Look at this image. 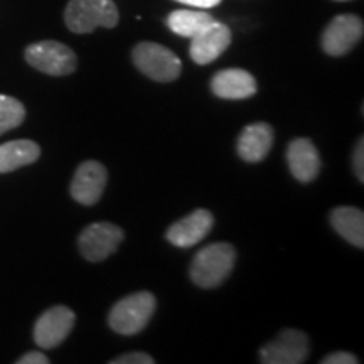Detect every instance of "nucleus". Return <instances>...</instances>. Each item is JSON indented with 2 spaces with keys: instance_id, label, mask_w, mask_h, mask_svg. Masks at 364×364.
<instances>
[{
  "instance_id": "nucleus-1",
  "label": "nucleus",
  "mask_w": 364,
  "mask_h": 364,
  "mask_svg": "<svg viewBox=\"0 0 364 364\" xmlns=\"http://www.w3.org/2000/svg\"><path fill=\"white\" fill-rule=\"evenodd\" d=\"M236 263V250L230 243H213L199 250L191 263V280L201 289L221 285Z\"/></svg>"
},
{
  "instance_id": "nucleus-2",
  "label": "nucleus",
  "mask_w": 364,
  "mask_h": 364,
  "mask_svg": "<svg viewBox=\"0 0 364 364\" xmlns=\"http://www.w3.org/2000/svg\"><path fill=\"white\" fill-rule=\"evenodd\" d=\"M65 22L75 34H90L97 27L112 29L118 24V9L113 0H70Z\"/></svg>"
},
{
  "instance_id": "nucleus-3",
  "label": "nucleus",
  "mask_w": 364,
  "mask_h": 364,
  "mask_svg": "<svg viewBox=\"0 0 364 364\" xmlns=\"http://www.w3.org/2000/svg\"><path fill=\"white\" fill-rule=\"evenodd\" d=\"M156 297L150 292H136L118 300L108 316V324L122 336H134L145 329L156 312Z\"/></svg>"
},
{
  "instance_id": "nucleus-4",
  "label": "nucleus",
  "mask_w": 364,
  "mask_h": 364,
  "mask_svg": "<svg viewBox=\"0 0 364 364\" xmlns=\"http://www.w3.org/2000/svg\"><path fill=\"white\" fill-rule=\"evenodd\" d=\"M134 65L150 80L169 83L179 78L182 65L181 59L171 49L156 43H140L132 53Z\"/></svg>"
},
{
  "instance_id": "nucleus-5",
  "label": "nucleus",
  "mask_w": 364,
  "mask_h": 364,
  "mask_svg": "<svg viewBox=\"0 0 364 364\" xmlns=\"http://www.w3.org/2000/svg\"><path fill=\"white\" fill-rule=\"evenodd\" d=\"M26 61L49 76L71 75L78 66L76 54L58 41H41L26 48Z\"/></svg>"
},
{
  "instance_id": "nucleus-6",
  "label": "nucleus",
  "mask_w": 364,
  "mask_h": 364,
  "mask_svg": "<svg viewBox=\"0 0 364 364\" xmlns=\"http://www.w3.org/2000/svg\"><path fill=\"white\" fill-rule=\"evenodd\" d=\"M122 240H124L122 228L107 221L93 223L81 231L78 247L86 260L97 263L107 260L112 253H115Z\"/></svg>"
},
{
  "instance_id": "nucleus-7",
  "label": "nucleus",
  "mask_w": 364,
  "mask_h": 364,
  "mask_svg": "<svg viewBox=\"0 0 364 364\" xmlns=\"http://www.w3.org/2000/svg\"><path fill=\"white\" fill-rule=\"evenodd\" d=\"M364 24L354 14L334 17L322 34V49L329 56L339 58L348 54L363 39Z\"/></svg>"
},
{
  "instance_id": "nucleus-8",
  "label": "nucleus",
  "mask_w": 364,
  "mask_h": 364,
  "mask_svg": "<svg viewBox=\"0 0 364 364\" xmlns=\"http://www.w3.org/2000/svg\"><path fill=\"white\" fill-rule=\"evenodd\" d=\"M311 346L309 338L297 329H285L272 343L260 349V361L265 364H300L306 363Z\"/></svg>"
},
{
  "instance_id": "nucleus-9",
  "label": "nucleus",
  "mask_w": 364,
  "mask_h": 364,
  "mask_svg": "<svg viewBox=\"0 0 364 364\" xmlns=\"http://www.w3.org/2000/svg\"><path fill=\"white\" fill-rule=\"evenodd\" d=\"M76 316L70 307L56 306L46 311L34 326V341L39 348L53 349L65 341L75 327Z\"/></svg>"
},
{
  "instance_id": "nucleus-10",
  "label": "nucleus",
  "mask_w": 364,
  "mask_h": 364,
  "mask_svg": "<svg viewBox=\"0 0 364 364\" xmlns=\"http://www.w3.org/2000/svg\"><path fill=\"white\" fill-rule=\"evenodd\" d=\"M108 181V172L103 164L86 161L76 169L71 182V196L83 206H93L102 198Z\"/></svg>"
},
{
  "instance_id": "nucleus-11",
  "label": "nucleus",
  "mask_w": 364,
  "mask_h": 364,
  "mask_svg": "<svg viewBox=\"0 0 364 364\" xmlns=\"http://www.w3.org/2000/svg\"><path fill=\"white\" fill-rule=\"evenodd\" d=\"M231 44V31L223 22L213 21L211 24L204 27L199 34H196L191 43L189 54L194 63L198 65H209L216 61L228 46Z\"/></svg>"
},
{
  "instance_id": "nucleus-12",
  "label": "nucleus",
  "mask_w": 364,
  "mask_h": 364,
  "mask_svg": "<svg viewBox=\"0 0 364 364\" xmlns=\"http://www.w3.org/2000/svg\"><path fill=\"white\" fill-rule=\"evenodd\" d=\"M213 215L206 209H196L167 230L166 238L177 248H191L203 241L213 228Z\"/></svg>"
},
{
  "instance_id": "nucleus-13",
  "label": "nucleus",
  "mask_w": 364,
  "mask_h": 364,
  "mask_svg": "<svg viewBox=\"0 0 364 364\" xmlns=\"http://www.w3.org/2000/svg\"><path fill=\"white\" fill-rule=\"evenodd\" d=\"M290 172L300 182H312L321 171V157L309 139H295L287 149Z\"/></svg>"
},
{
  "instance_id": "nucleus-14",
  "label": "nucleus",
  "mask_w": 364,
  "mask_h": 364,
  "mask_svg": "<svg viewBox=\"0 0 364 364\" xmlns=\"http://www.w3.org/2000/svg\"><path fill=\"white\" fill-rule=\"evenodd\" d=\"M211 90L223 100H247L257 93V81L248 71L233 68L216 73L211 80Z\"/></svg>"
},
{
  "instance_id": "nucleus-15",
  "label": "nucleus",
  "mask_w": 364,
  "mask_h": 364,
  "mask_svg": "<svg viewBox=\"0 0 364 364\" xmlns=\"http://www.w3.org/2000/svg\"><path fill=\"white\" fill-rule=\"evenodd\" d=\"M273 145V130L268 124H253L241 132L238 154L247 162H260L268 156Z\"/></svg>"
},
{
  "instance_id": "nucleus-16",
  "label": "nucleus",
  "mask_w": 364,
  "mask_h": 364,
  "mask_svg": "<svg viewBox=\"0 0 364 364\" xmlns=\"http://www.w3.org/2000/svg\"><path fill=\"white\" fill-rule=\"evenodd\" d=\"M41 156V147L33 140H12L0 145V174L12 172L34 164Z\"/></svg>"
},
{
  "instance_id": "nucleus-17",
  "label": "nucleus",
  "mask_w": 364,
  "mask_h": 364,
  "mask_svg": "<svg viewBox=\"0 0 364 364\" xmlns=\"http://www.w3.org/2000/svg\"><path fill=\"white\" fill-rule=\"evenodd\" d=\"M331 225L354 247H364V213L358 208L339 206L331 213Z\"/></svg>"
},
{
  "instance_id": "nucleus-18",
  "label": "nucleus",
  "mask_w": 364,
  "mask_h": 364,
  "mask_svg": "<svg viewBox=\"0 0 364 364\" xmlns=\"http://www.w3.org/2000/svg\"><path fill=\"white\" fill-rule=\"evenodd\" d=\"M215 21L213 16H209L208 12L201 11H174L167 17V26L172 33L182 38H191L193 39L196 34H199L204 27L211 24Z\"/></svg>"
},
{
  "instance_id": "nucleus-19",
  "label": "nucleus",
  "mask_w": 364,
  "mask_h": 364,
  "mask_svg": "<svg viewBox=\"0 0 364 364\" xmlns=\"http://www.w3.org/2000/svg\"><path fill=\"white\" fill-rule=\"evenodd\" d=\"M26 118V108L19 100L0 95V135L17 129Z\"/></svg>"
},
{
  "instance_id": "nucleus-20",
  "label": "nucleus",
  "mask_w": 364,
  "mask_h": 364,
  "mask_svg": "<svg viewBox=\"0 0 364 364\" xmlns=\"http://www.w3.org/2000/svg\"><path fill=\"white\" fill-rule=\"evenodd\" d=\"M110 364H154V358L145 353L134 351L129 354H122V356L112 359Z\"/></svg>"
},
{
  "instance_id": "nucleus-21",
  "label": "nucleus",
  "mask_w": 364,
  "mask_h": 364,
  "mask_svg": "<svg viewBox=\"0 0 364 364\" xmlns=\"http://www.w3.org/2000/svg\"><path fill=\"white\" fill-rule=\"evenodd\" d=\"M353 167L354 172H356L358 179L364 181V140L359 139L356 144V149H354V156H353Z\"/></svg>"
},
{
  "instance_id": "nucleus-22",
  "label": "nucleus",
  "mask_w": 364,
  "mask_h": 364,
  "mask_svg": "<svg viewBox=\"0 0 364 364\" xmlns=\"http://www.w3.org/2000/svg\"><path fill=\"white\" fill-rule=\"evenodd\" d=\"M322 364H358L359 359L351 353H332L321 361Z\"/></svg>"
},
{
  "instance_id": "nucleus-23",
  "label": "nucleus",
  "mask_w": 364,
  "mask_h": 364,
  "mask_svg": "<svg viewBox=\"0 0 364 364\" xmlns=\"http://www.w3.org/2000/svg\"><path fill=\"white\" fill-rule=\"evenodd\" d=\"M19 364H49V358H46L43 353L39 351H31L24 354V356L17 359Z\"/></svg>"
},
{
  "instance_id": "nucleus-24",
  "label": "nucleus",
  "mask_w": 364,
  "mask_h": 364,
  "mask_svg": "<svg viewBox=\"0 0 364 364\" xmlns=\"http://www.w3.org/2000/svg\"><path fill=\"white\" fill-rule=\"evenodd\" d=\"M177 2L186 4V6L196 9H211L220 6L221 0H177Z\"/></svg>"
},
{
  "instance_id": "nucleus-25",
  "label": "nucleus",
  "mask_w": 364,
  "mask_h": 364,
  "mask_svg": "<svg viewBox=\"0 0 364 364\" xmlns=\"http://www.w3.org/2000/svg\"><path fill=\"white\" fill-rule=\"evenodd\" d=\"M336 2H348V0H336Z\"/></svg>"
}]
</instances>
